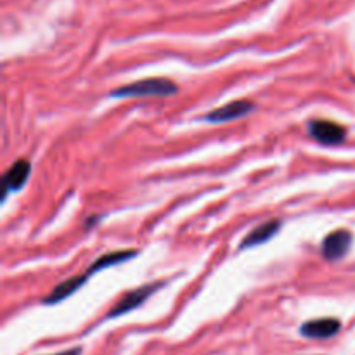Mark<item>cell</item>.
I'll return each instance as SVG.
<instances>
[{"mask_svg": "<svg viewBox=\"0 0 355 355\" xmlns=\"http://www.w3.org/2000/svg\"><path fill=\"white\" fill-rule=\"evenodd\" d=\"M177 90L179 87L168 78H144L111 90V97H168L175 96Z\"/></svg>", "mask_w": 355, "mask_h": 355, "instance_id": "1", "label": "cell"}, {"mask_svg": "<svg viewBox=\"0 0 355 355\" xmlns=\"http://www.w3.org/2000/svg\"><path fill=\"white\" fill-rule=\"evenodd\" d=\"M162 286H163V283H151V284H144V286L135 288V290L128 291V293L125 295V297H121L120 302H118V304L114 305L110 312H107V319L120 318V315H125V314H128V312L134 311V309L141 307V305L144 304V302L148 300V298L151 297L155 291H158Z\"/></svg>", "mask_w": 355, "mask_h": 355, "instance_id": "2", "label": "cell"}, {"mask_svg": "<svg viewBox=\"0 0 355 355\" xmlns=\"http://www.w3.org/2000/svg\"><path fill=\"white\" fill-rule=\"evenodd\" d=\"M307 130L312 139L324 146H338L345 141L347 132L342 125L329 120H312L309 121Z\"/></svg>", "mask_w": 355, "mask_h": 355, "instance_id": "3", "label": "cell"}, {"mask_svg": "<svg viewBox=\"0 0 355 355\" xmlns=\"http://www.w3.org/2000/svg\"><path fill=\"white\" fill-rule=\"evenodd\" d=\"M350 245H352V232L347 229H338L326 236L322 241V257L329 262H338L349 253Z\"/></svg>", "mask_w": 355, "mask_h": 355, "instance_id": "4", "label": "cell"}, {"mask_svg": "<svg viewBox=\"0 0 355 355\" xmlns=\"http://www.w3.org/2000/svg\"><path fill=\"white\" fill-rule=\"evenodd\" d=\"M253 110H255V104H253L252 101H246V99L232 101V103L224 104V106L210 111V113L205 116V120L210 121V123H225V121L239 120V118L252 113Z\"/></svg>", "mask_w": 355, "mask_h": 355, "instance_id": "5", "label": "cell"}, {"mask_svg": "<svg viewBox=\"0 0 355 355\" xmlns=\"http://www.w3.org/2000/svg\"><path fill=\"white\" fill-rule=\"evenodd\" d=\"M342 328V322L338 319H315V321H309L305 324H302L300 333L307 338H315V340H324L331 338Z\"/></svg>", "mask_w": 355, "mask_h": 355, "instance_id": "6", "label": "cell"}, {"mask_svg": "<svg viewBox=\"0 0 355 355\" xmlns=\"http://www.w3.org/2000/svg\"><path fill=\"white\" fill-rule=\"evenodd\" d=\"M90 277H92V274L87 270V272L82 274V276H76V277H71V279L64 281V283H61L59 286H55L54 290L51 291V295H49V297L44 298V304L54 305V304H59V302L66 300V298L71 297L73 293H76V291H78L80 288H82L83 284L90 279Z\"/></svg>", "mask_w": 355, "mask_h": 355, "instance_id": "7", "label": "cell"}, {"mask_svg": "<svg viewBox=\"0 0 355 355\" xmlns=\"http://www.w3.org/2000/svg\"><path fill=\"white\" fill-rule=\"evenodd\" d=\"M279 229H281V220H277V218H272V220L269 222H263V224H260L259 227L253 229V231L243 239L239 248L241 250L255 248V246L262 245V243H267L269 239H272L274 236L279 232Z\"/></svg>", "mask_w": 355, "mask_h": 355, "instance_id": "8", "label": "cell"}, {"mask_svg": "<svg viewBox=\"0 0 355 355\" xmlns=\"http://www.w3.org/2000/svg\"><path fill=\"white\" fill-rule=\"evenodd\" d=\"M31 165L26 159H17L12 166L9 168V172L6 173V179H3V191L9 193V191H19L21 187L26 184L28 177H30Z\"/></svg>", "mask_w": 355, "mask_h": 355, "instance_id": "9", "label": "cell"}, {"mask_svg": "<svg viewBox=\"0 0 355 355\" xmlns=\"http://www.w3.org/2000/svg\"><path fill=\"white\" fill-rule=\"evenodd\" d=\"M82 354V349L80 347H76V349H71V350H64V352L61 354H55V355H80Z\"/></svg>", "mask_w": 355, "mask_h": 355, "instance_id": "10", "label": "cell"}]
</instances>
